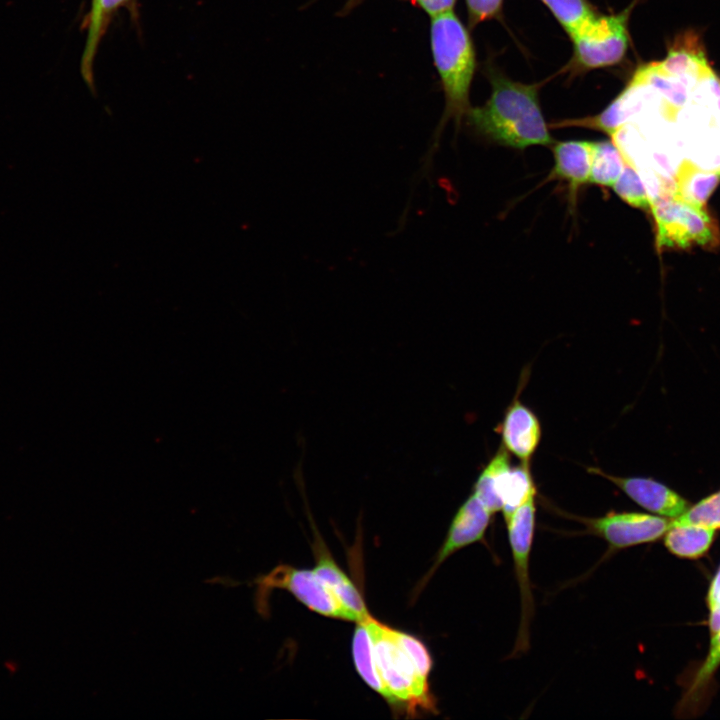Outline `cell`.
Masks as SVG:
<instances>
[{
  "label": "cell",
  "instance_id": "6da1fadb",
  "mask_svg": "<svg viewBox=\"0 0 720 720\" xmlns=\"http://www.w3.org/2000/svg\"><path fill=\"white\" fill-rule=\"evenodd\" d=\"M378 674L386 690V701L393 707L415 713L419 709L435 712L429 688L433 661L418 638L394 629L371 614L365 617Z\"/></svg>",
  "mask_w": 720,
  "mask_h": 720
},
{
  "label": "cell",
  "instance_id": "7a4b0ae2",
  "mask_svg": "<svg viewBox=\"0 0 720 720\" xmlns=\"http://www.w3.org/2000/svg\"><path fill=\"white\" fill-rule=\"evenodd\" d=\"M488 101L466 113L467 120L481 135L504 146L524 149L553 143L539 105L537 88L491 76Z\"/></svg>",
  "mask_w": 720,
  "mask_h": 720
},
{
  "label": "cell",
  "instance_id": "3957f363",
  "mask_svg": "<svg viewBox=\"0 0 720 720\" xmlns=\"http://www.w3.org/2000/svg\"><path fill=\"white\" fill-rule=\"evenodd\" d=\"M430 42L445 94V115L459 122L470 109L469 90L476 65L471 38L451 11L432 18Z\"/></svg>",
  "mask_w": 720,
  "mask_h": 720
},
{
  "label": "cell",
  "instance_id": "277c9868",
  "mask_svg": "<svg viewBox=\"0 0 720 720\" xmlns=\"http://www.w3.org/2000/svg\"><path fill=\"white\" fill-rule=\"evenodd\" d=\"M673 191H664L651 200L650 211L656 224L657 248H717L720 245V230L715 219L704 208L678 199Z\"/></svg>",
  "mask_w": 720,
  "mask_h": 720
},
{
  "label": "cell",
  "instance_id": "5b68a950",
  "mask_svg": "<svg viewBox=\"0 0 720 720\" xmlns=\"http://www.w3.org/2000/svg\"><path fill=\"white\" fill-rule=\"evenodd\" d=\"M253 584L256 586V608L264 616L267 614L269 593L274 589H283L313 612L325 617L357 622L355 615L339 601L313 569H298L288 564H279L267 574L255 578Z\"/></svg>",
  "mask_w": 720,
  "mask_h": 720
},
{
  "label": "cell",
  "instance_id": "8992f818",
  "mask_svg": "<svg viewBox=\"0 0 720 720\" xmlns=\"http://www.w3.org/2000/svg\"><path fill=\"white\" fill-rule=\"evenodd\" d=\"M487 510L502 511L506 521L531 496L536 495L528 463L511 467L509 453L500 447L477 478L472 492Z\"/></svg>",
  "mask_w": 720,
  "mask_h": 720
},
{
  "label": "cell",
  "instance_id": "52a82bcc",
  "mask_svg": "<svg viewBox=\"0 0 720 720\" xmlns=\"http://www.w3.org/2000/svg\"><path fill=\"white\" fill-rule=\"evenodd\" d=\"M535 497L531 496L505 521L512 551L514 571L520 591L521 617L513 656L529 648V627L534 614V601L529 577V558L535 531Z\"/></svg>",
  "mask_w": 720,
  "mask_h": 720
},
{
  "label": "cell",
  "instance_id": "ba28073f",
  "mask_svg": "<svg viewBox=\"0 0 720 720\" xmlns=\"http://www.w3.org/2000/svg\"><path fill=\"white\" fill-rule=\"evenodd\" d=\"M632 6L616 15L595 16L570 36L576 62L581 67L612 66L624 58L629 42L627 23Z\"/></svg>",
  "mask_w": 720,
  "mask_h": 720
},
{
  "label": "cell",
  "instance_id": "9c48e42d",
  "mask_svg": "<svg viewBox=\"0 0 720 720\" xmlns=\"http://www.w3.org/2000/svg\"><path fill=\"white\" fill-rule=\"evenodd\" d=\"M587 530L612 549H623L660 538L670 526L666 519L645 513L613 512L597 518H578Z\"/></svg>",
  "mask_w": 720,
  "mask_h": 720
},
{
  "label": "cell",
  "instance_id": "30bf717a",
  "mask_svg": "<svg viewBox=\"0 0 720 720\" xmlns=\"http://www.w3.org/2000/svg\"><path fill=\"white\" fill-rule=\"evenodd\" d=\"M491 515L481 501L472 493L455 513L446 538L421 585L426 583L438 567L452 554L482 540L489 526Z\"/></svg>",
  "mask_w": 720,
  "mask_h": 720
},
{
  "label": "cell",
  "instance_id": "8fae6325",
  "mask_svg": "<svg viewBox=\"0 0 720 720\" xmlns=\"http://www.w3.org/2000/svg\"><path fill=\"white\" fill-rule=\"evenodd\" d=\"M589 471L607 479L644 509L670 518H678L688 509V502L664 484L644 477H620L601 469Z\"/></svg>",
  "mask_w": 720,
  "mask_h": 720
},
{
  "label": "cell",
  "instance_id": "7c38bea8",
  "mask_svg": "<svg viewBox=\"0 0 720 720\" xmlns=\"http://www.w3.org/2000/svg\"><path fill=\"white\" fill-rule=\"evenodd\" d=\"M541 425L534 412L515 400L505 412L501 424L503 446L514 456L529 463L541 440Z\"/></svg>",
  "mask_w": 720,
  "mask_h": 720
},
{
  "label": "cell",
  "instance_id": "4fadbf2b",
  "mask_svg": "<svg viewBox=\"0 0 720 720\" xmlns=\"http://www.w3.org/2000/svg\"><path fill=\"white\" fill-rule=\"evenodd\" d=\"M313 549L316 559L313 570L339 601L355 615L357 622L367 617L370 613L360 591L336 563L321 538L314 542Z\"/></svg>",
  "mask_w": 720,
  "mask_h": 720
},
{
  "label": "cell",
  "instance_id": "5bb4252c",
  "mask_svg": "<svg viewBox=\"0 0 720 720\" xmlns=\"http://www.w3.org/2000/svg\"><path fill=\"white\" fill-rule=\"evenodd\" d=\"M594 151L593 141L569 140L556 143L553 146L552 178L565 181L572 192L577 191L580 186L590 182Z\"/></svg>",
  "mask_w": 720,
  "mask_h": 720
},
{
  "label": "cell",
  "instance_id": "9a60e30c",
  "mask_svg": "<svg viewBox=\"0 0 720 720\" xmlns=\"http://www.w3.org/2000/svg\"><path fill=\"white\" fill-rule=\"evenodd\" d=\"M657 64L662 71L675 77L705 79L713 73L702 41L695 32L680 34L673 42L667 57Z\"/></svg>",
  "mask_w": 720,
  "mask_h": 720
},
{
  "label": "cell",
  "instance_id": "2e32d148",
  "mask_svg": "<svg viewBox=\"0 0 720 720\" xmlns=\"http://www.w3.org/2000/svg\"><path fill=\"white\" fill-rule=\"evenodd\" d=\"M719 183L720 169L707 170L690 160H683L675 175L673 194L690 205L705 208Z\"/></svg>",
  "mask_w": 720,
  "mask_h": 720
},
{
  "label": "cell",
  "instance_id": "e0dca14e",
  "mask_svg": "<svg viewBox=\"0 0 720 720\" xmlns=\"http://www.w3.org/2000/svg\"><path fill=\"white\" fill-rule=\"evenodd\" d=\"M129 0H93L87 22V39L81 58V74L90 89L94 88V60L111 15Z\"/></svg>",
  "mask_w": 720,
  "mask_h": 720
},
{
  "label": "cell",
  "instance_id": "ac0fdd59",
  "mask_svg": "<svg viewBox=\"0 0 720 720\" xmlns=\"http://www.w3.org/2000/svg\"><path fill=\"white\" fill-rule=\"evenodd\" d=\"M713 537L714 529L670 523L666 531L665 545L677 556L698 558L709 549Z\"/></svg>",
  "mask_w": 720,
  "mask_h": 720
},
{
  "label": "cell",
  "instance_id": "d6986e66",
  "mask_svg": "<svg viewBox=\"0 0 720 720\" xmlns=\"http://www.w3.org/2000/svg\"><path fill=\"white\" fill-rule=\"evenodd\" d=\"M352 654L355 668L363 681L386 699V690L378 674L372 639L365 618L356 622L352 640Z\"/></svg>",
  "mask_w": 720,
  "mask_h": 720
},
{
  "label": "cell",
  "instance_id": "ffe728a7",
  "mask_svg": "<svg viewBox=\"0 0 720 720\" xmlns=\"http://www.w3.org/2000/svg\"><path fill=\"white\" fill-rule=\"evenodd\" d=\"M625 158L613 141L595 142L590 183L612 187L623 171Z\"/></svg>",
  "mask_w": 720,
  "mask_h": 720
},
{
  "label": "cell",
  "instance_id": "44dd1931",
  "mask_svg": "<svg viewBox=\"0 0 720 720\" xmlns=\"http://www.w3.org/2000/svg\"><path fill=\"white\" fill-rule=\"evenodd\" d=\"M720 665V631L714 634L710 651L703 665L699 668L690 688L681 701L682 707L691 709L702 702L710 685L715 670Z\"/></svg>",
  "mask_w": 720,
  "mask_h": 720
},
{
  "label": "cell",
  "instance_id": "7402d4cb",
  "mask_svg": "<svg viewBox=\"0 0 720 720\" xmlns=\"http://www.w3.org/2000/svg\"><path fill=\"white\" fill-rule=\"evenodd\" d=\"M572 36L596 15L585 0H541Z\"/></svg>",
  "mask_w": 720,
  "mask_h": 720
},
{
  "label": "cell",
  "instance_id": "603a6c76",
  "mask_svg": "<svg viewBox=\"0 0 720 720\" xmlns=\"http://www.w3.org/2000/svg\"><path fill=\"white\" fill-rule=\"evenodd\" d=\"M612 187L615 193L629 205L644 210L650 209L651 199L635 167L627 156L623 171Z\"/></svg>",
  "mask_w": 720,
  "mask_h": 720
},
{
  "label": "cell",
  "instance_id": "cb8c5ba5",
  "mask_svg": "<svg viewBox=\"0 0 720 720\" xmlns=\"http://www.w3.org/2000/svg\"><path fill=\"white\" fill-rule=\"evenodd\" d=\"M675 525H695L720 528V491L703 499L670 522Z\"/></svg>",
  "mask_w": 720,
  "mask_h": 720
},
{
  "label": "cell",
  "instance_id": "d4e9b609",
  "mask_svg": "<svg viewBox=\"0 0 720 720\" xmlns=\"http://www.w3.org/2000/svg\"><path fill=\"white\" fill-rule=\"evenodd\" d=\"M503 0H466L471 25L497 16Z\"/></svg>",
  "mask_w": 720,
  "mask_h": 720
},
{
  "label": "cell",
  "instance_id": "484cf974",
  "mask_svg": "<svg viewBox=\"0 0 720 720\" xmlns=\"http://www.w3.org/2000/svg\"><path fill=\"white\" fill-rule=\"evenodd\" d=\"M432 18L451 12L457 0H412Z\"/></svg>",
  "mask_w": 720,
  "mask_h": 720
},
{
  "label": "cell",
  "instance_id": "4316f807",
  "mask_svg": "<svg viewBox=\"0 0 720 720\" xmlns=\"http://www.w3.org/2000/svg\"><path fill=\"white\" fill-rule=\"evenodd\" d=\"M720 602V568L713 579L708 593V605L713 608Z\"/></svg>",
  "mask_w": 720,
  "mask_h": 720
},
{
  "label": "cell",
  "instance_id": "83f0119b",
  "mask_svg": "<svg viewBox=\"0 0 720 720\" xmlns=\"http://www.w3.org/2000/svg\"><path fill=\"white\" fill-rule=\"evenodd\" d=\"M710 610L711 615L709 619V625L711 633L714 635L720 631V602Z\"/></svg>",
  "mask_w": 720,
  "mask_h": 720
},
{
  "label": "cell",
  "instance_id": "f1b7e54d",
  "mask_svg": "<svg viewBox=\"0 0 720 720\" xmlns=\"http://www.w3.org/2000/svg\"><path fill=\"white\" fill-rule=\"evenodd\" d=\"M716 105H717V108H718V110H719V112H720V95L716 97Z\"/></svg>",
  "mask_w": 720,
  "mask_h": 720
},
{
  "label": "cell",
  "instance_id": "f546056e",
  "mask_svg": "<svg viewBox=\"0 0 720 720\" xmlns=\"http://www.w3.org/2000/svg\"><path fill=\"white\" fill-rule=\"evenodd\" d=\"M91 1H93V0H91Z\"/></svg>",
  "mask_w": 720,
  "mask_h": 720
}]
</instances>
